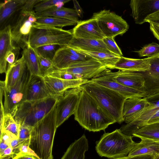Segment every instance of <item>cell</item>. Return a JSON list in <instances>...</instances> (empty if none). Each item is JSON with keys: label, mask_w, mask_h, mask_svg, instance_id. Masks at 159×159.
Returning <instances> with one entry per match:
<instances>
[{"label": "cell", "mask_w": 159, "mask_h": 159, "mask_svg": "<svg viewBox=\"0 0 159 159\" xmlns=\"http://www.w3.org/2000/svg\"><path fill=\"white\" fill-rule=\"evenodd\" d=\"M74 119L83 128L89 131L105 130L116 123L91 96L82 89L74 113Z\"/></svg>", "instance_id": "6da1fadb"}, {"label": "cell", "mask_w": 159, "mask_h": 159, "mask_svg": "<svg viewBox=\"0 0 159 159\" xmlns=\"http://www.w3.org/2000/svg\"><path fill=\"white\" fill-rule=\"evenodd\" d=\"M56 105L32 129L29 147L40 159H53L52 148L57 129Z\"/></svg>", "instance_id": "7a4b0ae2"}, {"label": "cell", "mask_w": 159, "mask_h": 159, "mask_svg": "<svg viewBox=\"0 0 159 159\" xmlns=\"http://www.w3.org/2000/svg\"><path fill=\"white\" fill-rule=\"evenodd\" d=\"M81 87L95 99L116 122L120 124L124 121L123 109L126 98L90 80Z\"/></svg>", "instance_id": "3957f363"}, {"label": "cell", "mask_w": 159, "mask_h": 159, "mask_svg": "<svg viewBox=\"0 0 159 159\" xmlns=\"http://www.w3.org/2000/svg\"><path fill=\"white\" fill-rule=\"evenodd\" d=\"M132 137L123 133L120 129L105 133L97 142L96 150L101 157L114 159L126 157L137 143Z\"/></svg>", "instance_id": "277c9868"}, {"label": "cell", "mask_w": 159, "mask_h": 159, "mask_svg": "<svg viewBox=\"0 0 159 159\" xmlns=\"http://www.w3.org/2000/svg\"><path fill=\"white\" fill-rule=\"evenodd\" d=\"M59 97L51 96L38 100L25 101L17 107L12 116L20 125L32 128L56 105Z\"/></svg>", "instance_id": "5b68a950"}, {"label": "cell", "mask_w": 159, "mask_h": 159, "mask_svg": "<svg viewBox=\"0 0 159 159\" xmlns=\"http://www.w3.org/2000/svg\"><path fill=\"white\" fill-rule=\"evenodd\" d=\"M72 30L34 24L29 39V44L34 49L44 45L68 46L73 38Z\"/></svg>", "instance_id": "8992f818"}, {"label": "cell", "mask_w": 159, "mask_h": 159, "mask_svg": "<svg viewBox=\"0 0 159 159\" xmlns=\"http://www.w3.org/2000/svg\"><path fill=\"white\" fill-rule=\"evenodd\" d=\"M92 17L96 20L105 37L114 38L117 35H122L129 28L128 24L121 16L110 10L94 13Z\"/></svg>", "instance_id": "52a82bcc"}, {"label": "cell", "mask_w": 159, "mask_h": 159, "mask_svg": "<svg viewBox=\"0 0 159 159\" xmlns=\"http://www.w3.org/2000/svg\"><path fill=\"white\" fill-rule=\"evenodd\" d=\"M30 75L27 68L15 85L7 89L4 88L3 106L5 114L9 113L13 116L17 107L25 101L26 88Z\"/></svg>", "instance_id": "ba28073f"}, {"label": "cell", "mask_w": 159, "mask_h": 159, "mask_svg": "<svg viewBox=\"0 0 159 159\" xmlns=\"http://www.w3.org/2000/svg\"><path fill=\"white\" fill-rule=\"evenodd\" d=\"M82 90L81 86L70 89L59 97L56 104L57 128L74 114Z\"/></svg>", "instance_id": "9c48e42d"}, {"label": "cell", "mask_w": 159, "mask_h": 159, "mask_svg": "<svg viewBox=\"0 0 159 159\" xmlns=\"http://www.w3.org/2000/svg\"><path fill=\"white\" fill-rule=\"evenodd\" d=\"M114 72L106 69L91 79L92 82L115 91L127 98L145 97V92L124 85L113 78Z\"/></svg>", "instance_id": "30bf717a"}, {"label": "cell", "mask_w": 159, "mask_h": 159, "mask_svg": "<svg viewBox=\"0 0 159 159\" xmlns=\"http://www.w3.org/2000/svg\"><path fill=\"white\" fill-rule=\"evenodd\" d=\"M149 104L135 118L123 125L122 129L126 134L132 136L138 129L147 124L149 119L159 110V93L145 97Z\"/></svg>", "instance_id": "8fae6325"}, {"label": "cell", "mask_w": 159, "mask_h": 159, "mask_svg": "<svg viewBox=\"0 0 159 159\" xmlns=\"http://www.w3.org/2000/svg\"><path fill=\"white\" fill-rule=\"evenodd\" d=\"M32 12L21 11L14 22L12 25H11L13 42L23 50L29 44V36L34 24L29 19V16Z\"/></svg>", "instance_id": "7c38bea8"}, {"label": "cell", "mask_w": 159, "mask_h": 159, "mask_svg": "<svg viewBox=\"0 0 159 159\" xmlns=\"http://www.w3.org/2000/svg\"><path fill=\"white\" fill-rule=\"evenodd\" d=\"M93 58L68 46L60 47L57 51L52 61L55 69H63L77 63Z\"/></svg>", "instance_id": "4fadbf2b"}, {"label": "cell", "mask_w": 159, "mask_h": 159, "mask_svg": "<svg viewBox=\"0 0 159 159\" xmlns=\"http://www.w3.org/2000/svg\"><path fill=\"white\" fill-rule=\"evenodd\" d=\"M106 69L104 65L92 58L73 64L66 69L57 70L74 74L78 79L89 80Z\"/></svg>", "instance_id": "5bb4252c"}, {"label": "cell", "mask_w": 159, "mask_h": 159, "mask_svg": "<svg viewBox=\"0 0 159 159\" xmlns=\"http://www.w3.org/2000/svg\"><path fill=\"white\" fill-rule=\"evenodd\" d=\"M131 16L136 24L145 22V19L159 10V0H131Z\"/></svg>", "instance_id": "9a60e30c"}, {"label": "cell", "mask_w": 159, "mask_h": 159, "mask_svg": "<svg viewBox=\"0 0 159 159\" xmlns=\"http://www.w3.org/2000/svg\"><path fill=\"white\" fill-rule=\"evenodd\" d=\"M47 89L51 96L60 97L67 90L80 87L89 80L82 79L66 80L48 75L43 77Z\"/></svg>", "instance_id": "2e32d148"}, {"label": "cell", "mask_w": 159, "mask_h": 159, "mask_svg": "<svg viewBox=\"0 0 159 159\" xmlns=\"http://www.w3.org/2000/svg\"><path fill=\"white\" fill-rule=\"evenodd\" d=\"M149 63L148 69L142 71L145 80V97L159 93V57H151Z\"/></svg>", "instance_id": "e0dca14e"}, {"label": "cell", "mask_w": 159, "mask_h": 159, "mask_svg": "<svg viewBox=\"0 0 159 159\" xmlns=\"http://www.w3.org/2000/svg\"><path fill=\"white\" fill-rule=\"evenodd\" d=\"M72 31L74 37L76 38L102 40L105 37L96 20L92 17L79 21Z\"/></svg>", "instance_id": "ac0fdd59"}, {"label": "cell", "mask_w": 159, "mask_h": 159, "mask_svg": "<svg viewBox=\"0 0 159 159\" xmlns=\"http://www.w3.org/2000/svg\"><path fill=\"white\" fill-rule=\"evenodd\" d=\"M51 96L43 77L30 74L26 88L25 101L38 100Z\"/></svg>", "instance_id": "d6986e66"}, {"label": "cell", "mask_w": 159, "mask_h": 159, "mask_svg": "<svg viewBox=\"0 0 159 159\" xmlns=\"http://www.w3.org/2000/svg\"><path fill=\"white\" fill-rule=\"evenodd\" d=\"M113 78L124 85L145 92V80L142 71L119 70L114 72Z\"/></svg>", "instance_id": "ffe728a7"}, {"label": "cell", "mask_w": 159, "mask_h": 159, "mask_svg": "<svg viewBox=\"0 0 159 159\" xmlns=\"http://www.w3.org/2000/svg\"><path fill=\"white\" fill-rule=\"evenodd\" d=\"M149 104L144 97H133L126 99L124 103L123 109L124 121L127 124L132 121Z\"/></svg>", "instance_id": "44dd1931"}, {"label": "cell", "mask_w": 159, "mask_h": 159, "mask_svg": "<svg viewBox=\"0 0 159 159\" xmlns=\"http://www.w3.org/2000/svg\"><path fill=\"white\" fill-rule=\"evenodd\" d=\"M11 25L0 31V72L6 73L7 70L6 57L8 54L16 48L13 44Z\"/></svg>", "instance_id": "7402d4cb"}, {"label": "cell", "mask_w": 159, "mask_h": 159, "mask_svg": "<svg viewBox=\"0 0 159 159\" xmlns=\"http://www.w3.org/2000/svg\"><path fill=\"white\" fill-rule=\"evenodd\" d=\"M26 0H7L0 4V30L8 25L14 15L20 12Z\"/></svg>", "instance_id": "603a6c76"}, {"label": "cell", "mask_w": 159, "mask_h": 159, "mask_svg": "<svg viewBox=\"0 0 159 159\" xmlns=\"http://www.w3.org/2000/svg\"><path fill=\"white\" fill-rule=\"evenodd\" d=\"M27 68L23 55L12 65H8L4 81L5 89H8L15 85L22 77Z\"/></svg>", "instance_id": "cb8c5ba5"}, {"label": "cell", "mask_w": 159, "mask_h": 159, "mask_svg": "<svg viewBox=\"0 0 159 159\" xmlns=\"http://www.w3.org/2000/svg\"><path fill=\"white\" fill-rule=\"evenodd\" d=\"M68 46L74 49L84 51L111 53L107 48L102 40L88 39L73 37Z\"/></svg>", "instance_id": "d4e9b609"}, {"label": "cell", "mask_w": 159, "mask_h": 159, "mask_svg": "<svg viewBox=\"0 0 159 159\" xmlns=\"http://www.w3.org/2000/svg\"><path fill=\"white\" fill-rule=\"evenodd\" d=\"M88 149V141L84 134L70 145L61 159H85Z\"/></svg>", "instance_id": "484cf974"}, {"label": "cell", "mask_w": 159, "mask_h": 159, "mask_svg": "<svg viewBox=\"0 0 159 159\" xmlns=\"http://www.w3.org/2000/svg\"><path fill=\"white\" fill-rule=\"evenodd\" d=\"M150 58L137 59L121 56L116 63L114 69L122 71L131 70L145 71L148 69L149 61Z\"/></svg>", "instance_id": "4316f807"}, {"label": "cell", "mask_w": 159, "mask_h": 159, "mask_svg": "<svg viewBox=\"0 0 159 159\" xmlns=\"http://www.w3.org/2000/svg\"><path fill=\"white\" fill-rule=\"evenodd\" d=\"M159 153V142L147 139H141L137 143L128 156H133L145 155L155 156Z\"/></svg>", "instance_id": "83f0119b"}, {"label": "cell", "mask_w": 159, "mask_h": 159, "mask_svg": "<svg viewBox=\"0 0 159 159\" xmlns=\"http://www.w3.org/2000/svg\"><path fill=\"white\" fill-rule=\"evenodd\" d=\"M22 55L30 74L41 76L38 55L35 49L28 44L23 50Z\"/></svg>", "instance_id": "f1b7e54d"}, {"label": "cell", "mask_w": 159, "mask_h": 159, "mask_svg": "<svg viewBox=\"0 0 159 159\" xmlns=\"http://www.w3.org/2000/svg\"><path fill=\"white\" fill-rule=\"evenodd\" d=\"M74 49L97 60L104 65L107 68L109 69H114L116 63L120 57L111 53L102 52L86 51Z\"/></svg>", "instance_id": "f546056e"}, {"label": "cell", "mask_w": 159, "mask_h": 159, "mask_svg": "<svg viewBox=\"0 0 159 159\" xmlns=\"http://www.w3.org/2000/svg\"><path fill=\"white\" fill-rule=\"evenodd\" d=\"M36 17L53 16L70 20L77 23L79 16L75 9L62 7L59 9L54 8L40 13H36Z\"/></svg>", "instance_id": "4dcf8cb0"}, {"label": "cell", "mask_w": 159, "mask_h": 159, "mask_svg": "<svg viewBox=\"0 0 159 159\" xmlns=\"http://www.w3.org/2000/svg\"><path fill=\"white\" fill-rule=\"evenodd\" d=\"M132 137L159 142V123L145 125L134 133Z\"/></svg>", "instance_id": "1f68e13d"}, {"label": "cell", "mask_w": 159, "mask_h": 159, "mask_svg": "<svg viewBox=\"0 0 159 159\" xmlns=\"http://www.w3.org/2000/svg\"><path fill=\"white\" fill-rule=\"evenodd\" d=\"M37 20L35 23L54 27L76 25L77 22L68 19L53 16L36 17Z\"/></svg>", "instance_id": "d6a6232c"}, {"label": "cell", "mask_w": 159, "mask_h": 159, "mask_svg": "<svg viewBox=\"0 0 159 159\" xmlns=\"http://www.w3.org/2000/svg\"><path fill=\"white\" fill-rule=\"evenodd\" d=\"M20 124L17 122L10 114H5L2 122L0 123V132L5 131L18 138Z\"/></svg>", "instance_id": "836d02e7"}, {"label": "cell", "mask_w": 159, "mask_h": 159, "mask_svg": "<svg viewBox=\"0 0 159 159\" xmlns=\"http://www.w3.org/2000/svg\"><path fill=\"white\" fill-rule=\"evenodd\" d=\"M61 46L56 44L43 45L34 49L37 54L52 60L57 51Z\"/></svg>", "instance_id": "e575fe53"}, {"label": "cell", "mask_w": 159, "mask_h": 159, "mask_svg": "<svg viewBox=\"0 0 159 159\" xmlns=\"http://www.w3.org/2000/svg\"><path fill=\"white\" fill-rule=\"evenodd\" d=\"M140 57H152L159 56V45L155 42L144 45L140 50L135 51Z\"/></svg>", "instance_id": "d590c367"}, {"label": "cell", "mask_w": 159, "mask_h": 159, "mask_svg": "<svg viewBox=\"0 0 159 159\" xmlns=\"http://www.w3.org/2000/svg\"><path fill=\"white\" fill-rule=\"evenodd\" d=\"M38 55L40 75L41 76L44 77L55 68L52 60L43 57L39 55Z\"/></svg>", "instance_id": "8d00e7d4"}, {"label": "cell", "mask_w": 159, "mask_h": 159, "mask_svg": "<svg viewBox=\"0 0 159 159\" xmlns=\"http://www.w3.org/2000/svg\"><path fill=\"white\" fill-rule=\"evenodd\" d=\"M61 0H45L37 4L34 7L36 13H40L54 8H56L57 3Z\"/></svg>", "instance_id": "74e56055"}, {"label": "cell", "mask_w": 159, "mask_h": 159, "mask_svg": "<svg viewBox=\"0 0 159 159\" xmlns=\"http://www.w3.org/2000/svg\"><path fill=\"white\" fill-rule=\"evenodd\" d=\"M102 40L107 49L111 53L119 57L123 56L121 51L115 42L114 38L105 37Z\"/></svg>", "instance_id": "f35d334b"}, {"label": "cell", "mask_w": 159, "mask_h": 159, "mask_svg": "<svg viewBox=\"0 0 159 159\" xmlns=\"http://www.w3.org/2000/svg\"><path fill=\"white\" fill-rule=\"evenodd\" d=\"M58 79L66 80H73L77 79L74 74L54 69L47 75Z\"/></svg>", "instance_id": "ab89813d"}, {"label": "cell", "mask_w": 159, "mask_h": 159, "mask_svg": "<svg viewBox=\"0 0 159 159\" xmlns=\"http://www.w3.org/2000/svg\"><path fill=\"white\" fill-rule=\"evenodd\" d=\"M32 128L24 125H21L20 128L18 139L20 141L24 143L30 138V133Z\"/></svg>", "instance_id": "60d3db41"}, {"label": "cell", "mask_w": 159, "mask_h": 159, "mask_svg": "<svg viewBox=\"0 0 159 159\" xmlns=\"http://www.w3.org/2000/svg\"><path fill=\"white\" fill-rule=\"evenodd\" d=\"M20 48L16 47L15 49L10 52L7 55L6 57V61L8 63V65H12L17 60Z\"/></svg>", "instance_id": "b9f144b4"}, {"label": "cell", "mask_w": 159, "mask_h": 159, "mask_svg": "<svg viewBox=\"0 0 159 159\" xmlns=\"http://www.w3.org/2000/svg\"><path fill=\"white\" fill-rule=\"evenodd\" d=\"M42 0H26L21 10L23 11L32 12L35 5Z\"/></svg>", "instance_id": "7bdbcfd3"}, {"label": "cell", "mask_w": 159, "mask_h": 159, "mask_svg": "<svg viewBox=\"0 0 159 159\" xmlns=\"http://www.w3.org/2000/svg\"><path fill=\"white\" fill-rule=\"evenodd\" d=\"M23 143L20 141L18 138L14 139L11 141L10 146L12 148L15 157L20 153V146Z\"/></svg>", "instance_id": "ee69618b"}, {"label": "cell", "mask_w": 159, "mask_h": 159, "mask_svg": "<svg viewBox=\"0 0 159 159\" xmlns=\"http://www.w3.org/2000/svg\"><path fill=\"white\" fill-rule=\"evenodd\" d=\"M15 138L8 132L2 131H1L0 141H2L9 146L12 140Z\"/></svg>", "instance_id": "f6af8a7d"}, {"label": "cell", "mask_w": 159, "mask_h": 159, "mask_svg": "<svg viewBox=\"0 0 159 159\" xmlns=\"http://www.w3.org/2000/svg\"><path fill=\"white\" fill-rule=\"evenodd\" d=\"M145 22L159 25V10L147 17L145 19Z\"/></svg>", "instance_id": "bcb514c9"}, {"label": "cell", "mask_w": 159, "mask_h": 159, "mask_svg": "<svg viewBox=\"0 0 159 159\" xmlns=\"http://www.w3.org/2000/svg\"><path fill=\"white\" fill-rule=\"evenodd\" d=\"M14 157L15 155L13 152L12 148L10 146L0 154V158H13Z\"/></svg>", "instance_id": "7dc6e473"}, {"label": "cell", "mask_w": 159, "mask_h": 159, "mask_svg": "<svg viewBox=\"0 0 159 159\" xmlns=\"http://www.w3.org/2000/svg\"><path fill=\"white\" fill-rule=\"evenodd\" d=\"M154 156L151 155H145L140 156H128L117 158L114 159H154Z\"/></svg>", "instance_id": "c3c4849f"}, {"label": "cell", "mask_w": 159, "mask_h": 159, "mask_svg": "<svg viewBox=\"0 0 159 159\" xmlns=\"http://www.w3.org/2000/svg\"><path fill=\"white\" fill-rule=\"evenodd\" d=\"M149 24L150 30L155 37L159 41V25L151 23Z\"/></svg>", "instance_id": "681fc988"}, {"label": "cell", "mask_w": 159, "mask_h": 159, "mask_svg": "<svg viewBox=\"0 0 159 159\" xmlns=\"http://www.w3.org/2000/svg\"><path fill=\"white\" fill-rule=\"evenodd\" d=\"M13 159H40L37 156L30 154H23L17 155Z\"/></svg>", "instance_id": "f907efd6"}, {"label": "cell", "mask_w": 159, "mask_h": 159, "mask_svg": "<svg viewBox=\"0 0 159 159\" xmlns=\"http://www.w3.org/2000/svg\"><path fill=\"white\" fill-rule=\"evenodd\" d=\"M75 10L77 12L79 16L82 18L83 16V11L78 2L75 0L73 1Z\"/></svg>", "instance_id": "816d5d0a"}, {"label": "cell", "mask_w": 159, "mask_h": 159, "mask_svg": "<svg viewBox=\"0 0 159 159\" xmlns=\"http://www.w3.org/2000/svg\"><path fill=\"white\" fill-rule=\"evenodd\" d=\"M159 123V110L153 115L148 120L147 124Z\"/></svg>", "instance_id": "f5cc1de1"}, {"label": "cell", "mask_w": 159, "mask_h": 159, "mask_svg": "<svg viewBox=\"0 0 159 159\" xmlns=\"http://www.w3.org/2000/svg\"><path fill=\"white\" fill-rule=\"evenodd\" d=\"M10 146L2 141H0V154Z\"/></svg>", "instance_id": "db71d44e"}, {"label": "cell", "mask_w": 159, "mask_h": 159, "mask_svg": "<svg viewBox=\"0 0 159 159\" xmlns=\"http://www.w3.org/2000/svg\"><path fill=\"white\" fill-rule=\"evenodd\" d=\"M154 159H159V153L154 156Z\"/></svg>", "instance_id": "11a10c76"}, {"label": "cell", "mask_w": 159, "mask_h": 159, "mask_svg": "<svg viewBox=\"0 0 159 159\" xmlns=\"http://www.w3.org/2000/svg\"><path fill=\"white\" fill-rule=\"evenodd\" d=\"M0 159H13L12 158H0Z\"/></svg>", "instance_id": "9f6ffc18"}, {"label": "cell", "mask_w": 159, "mask_h": 159, "mask_svg": "<svg viewBox=\"0 0 159 159\" xmlns=\"http://www.w3.org/2000/svg\"><path fill=\"white\" fill-rule=\"evenodd\" d=\"M158 56L159 57V56Z\"/></svg>", "instance_id": "6f0895ef"}]
</instances>
